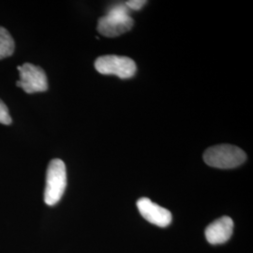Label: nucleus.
Instances as JSON below:
<instances>
[{
  "mask_svg": "<svg viewBox=\"0 0 253 253\" xmlns=\"http://www.w3.org/2000/svg\"><path fill=\"white\" fill-rule=\"evenodd\" d=\"M246 160V153L235 145H214L208 148L204 153L205 163L218 169H233L243 164Z\"/></svg>",
  "mask_w": 253,
  "mask_h": 253,
  "instance_id": "obj_1",
  "label": "nucleus"
},
{
  "mask_svg": "<svg viewBox=\"0 0 253 253\" xmlns=\"http://www.w3.org/2000/svg\"><path fill=\"white\" fill-rule=\"evenodd\" d=\"M129 9L126 5H118L109 10L106 15L99 20L98 31L102 36L114 38L120 36L133 27Z\"/></svg>",
  "mask_w": 253,
  "mask_h": 253,
  "instance_id": "obj_2",
  "label": "nucleus"
},
{
  "mask_svg": "<svg viewBox=\"0 0 253 253\" xmlns=\"http://www.w3.org/2000/svg\"><path fill=\"white\" fill-rule=\"evenodd\" d=\"M67 187V171L65 163L54 159L51 161L46 172L44 202L48 206L56 205L63 196Z\"/></svg>",
  "mask_w": 253,
  "mask_h": 253,
  "instance_id": "obj_3",
  "label": "nucleus"
},
{
  "mask_svg": "<svg viewBox=\"0 0 253 253\" xmlns=\"http://www.w3.org/2000/svg\"><path fill=\"white\" fill-rule=\"evenodd\" d=\"M96 70L101 74H114L121 79H128L136 73V64L131 58L119 55H102L95 61Z\"/></svg>",
  "mask_w": 253,
  "mask_h": 253,
  "instance_id": "obj_4",
  "label": "nucleus"
},
{
  "mask_svg": "<svg viewBox=\"0 0 253 253\" xmlns=\"http://www.w3.org/2000/svg\"><path fill=\"white\" fill-rule=\"evenodd\" d=\"M20 80L16 82L18 87H22L28 94L44 92L48 89V81L44 71L31 63H25L17 67Z\"/></svg>",
  "mask_w": 253,
  "mask_h": 253,
  "instance_id": "obj_5",
  "label": "nucleus"
},
{
  "mask_svg": "<svg viewBox=\"0 0 253 253\" xmlns=\"http://www.w3.org/2000/svg\"><path fill=\"white\" fill-rule=\"evenodd\" d=\"M137 208L142 215L148 222L159 227H167L172 222V214L166 208L155 204L148 198H141L138 200Z\"/></svg>",
  "mask_w": 253,
  "mask_h": 253,
  "instance_id": "obj_6",
  "label": "nucleus"
},
{
  "mask_svg": "<svg viewBox=\"0 0 253 253\" xmlns=\"http://www.w3.org/2000/svg\"><path fill=\"white\" fill-rule=\"evenodd\" d=\"M234 232V221L230 217H219L210 223L206 229V238L208 243L220 245L226 243Z\"/></svg>",
  "mask_w": 253,
  "mask_h": 253,
  "instance_id": "obj_7",
  "label": "nucleus"
},
{
  "mask_svg": "<svg viewBox=\"0 0 253 253\" xmlns=\"http://www.w3.org/2000/svg\"><path fill=\"white\" fill-rule=\"evenodd\" d=\"M15 43L9 31L0 27V59H4L13 54Z\"/></svg>",
  "mask_w": 253,
  "mask_h": 253,
  "instance_id": "obj_8",
  "label": "nucleus"
},
{
  "mask_svg": "<svg viewBox=\"0 0 253 253\" xmlns=\"http://www.w3.org/2000/svg\"><path fill=\"white\" fill-rule=\"evenodd\" d=\"M0 123L4 125H9L11 123V118L9 116L8 107L1 100H0Z\"/></svg>",
  "mask_w": 253,
  "mask_h": 253,
  "instance_id": "obj_9",
  "label": "nucleus"
},
{
  "mask_svg": "<svg viewBox=\"0 0 253 253\" xmlns=\"http://www.w3.org/2000/svg\"><path fill=\"white\" fill-rule=\"evenodd\" d=\"M146 4V1L145 0H130V1H126V8L128 9H132V10H139L142 9Z\"/></svg>",
  "mask_w": 253,
  "mask_h": 253,
  "instance_id": "obj_10",
  "label": "nucleus"
}]
</instances>
